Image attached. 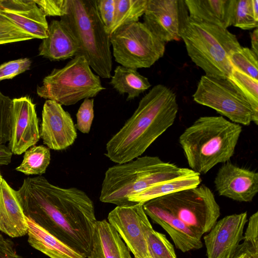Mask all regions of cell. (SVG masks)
<instances>
[{"mask_svg":"<svg viewBox=\"0 0 258 258\" xmlns=\"http://www.w3.org/2000/svg\"><path fill=\"white\" fill-rule=\"evenodd\" d=\"M17 192L27 217L87 257L97 220L86 192L54 185L42 175L24 179Z\"/></svg>","mask_w":258,"mask_h":258,"instance_id":"1","label":"cell"},{"mask_svg":"<svg viewBox=\"0 0 258 258\" xmlns=\"http://www.w3.org/2000/svg\"><path fill=\"white\" fill-rule=\"evenodd\" d=\"M178 111L175 93L162 84L154 86L141 99L122 127L107 142L106 156L117 164L140 157L173 125Z\"/></svg>","mask_w":258,"mask_h":258,"instance_id":"2","label":"cell"},{"mask_svg":"<svg viewBox=\"0 0 258 258\" xmlns=\"http://www.w3.org/2000/svg\"><path fill=\"white\" fill-rule=\"evenodd\" d=\"M242 132L239 124L222 116L198 118L179 138L189 169L204 174L233 156Z\"/></svg>","mask_w":258,"mask_h":258,"instance_id":"3","label":"cell"},{"mask_svg":"<svg viewBox=\"0 0 258 258\" xmlns=\"http://www.w3.org/2000/svg\"><path fill=\"white\" fill-rule=\"evenodd\" d=\"M193 170L165 162L157 156L139 157L106 171L99 200L117 206L132 205L128 197L155 183L191 174Z\"/></svg>","mask_w":258,"mask_h":258,"instance_id":"4","label":"cell"},{"mask_svg":"<svg viewBox=\"0 0 258 258\" xmlns=\"http://www.w3.org/2000/svg\"><path fill=\"white\" fill-rule=\"evenodd\" d=\"M60 20L77 41L78 55L83 56L100 77L110 78L112 58L110 35L99 17L96 0H68L67 14Z\"/></svg>","mask_w":258,"mask_h":258,"instance_id":"5","label":"cell"},{"mask_svg":"<svg viewBox=\"0 0 258 258\" xmlns=\"http://www.w3.org/2000/svg\"><path fill=\"white\" fill-rule=\"evenodd\" d=\"M188 55L205 75L228 78L232 67L230 54L241 47L227 29L188 18L180 35Z\"/></svg>","mask_w":258,"mask_h":258,"instance_id":"6","label":"cell"},{"mask_svg":"<svg viewBox=\"0 0 258 258\" xmlns=\"http://www.w3.org/2000/svg\"><path fill=\"white\" fill-rule=\"evenodd\" d=\"M100 77L94 74L86 58L77 55L63 67L54 69L37 86V95L60 105L69 106L96 97L105 90Z\"/></svg>","mask_w":258,"mask_h":258,"instance_id":"7","label":"cell"},{"mask_svg":"<svg viewBox=\"0 0 258 258\" xmlns=\"http://www.w3.org/2000/svg\"><path fill=\"white\" fill-rule=\"evenodd\" d=\"M110 40L115 61L137 70L151 67L165 51V43L139 21L117 28L110 35Z\"/></svg>","mask_w":258,"mask_h":258,"instance_id":"8","label":"cell"},{"mask_svg":"<svg viewBox=\"0 0 258 258\" xmlns=\"http://www.w3.org/2000/svg\"><path fill=\"white\" fill-rule=\"evenodd\" d=\"M156 199L201 236L210 231L220 215V208L214 194L204 184Z\"/></svg>","mask_w":258,"mask_h":258,"instance_id":"9","label":"cell"},{"mask_svg":"<svg viewBox=\"0 0 258 258\" xmlns=\"http://www.w3.org/2000/svg\"><path fill=\"white\" fill-rule=\"evenodd\" d=\"M192 97L196 102L214 109L231 122L258 124V115L229 78L202 76Z\"/></svg>","mask_w":258,"mask_h":258,"instance_id":"10","label":"cell"},{"mask_svg":"<svg viewBox=\"0 0 258 258\" xmlns=\"http://www.w3.org/2000/svg\"><path fill=\"white\" fill-rule=\"evenodd\" d=\"M144 23L164 43L181 39L189 18L184 0H148Z\"/></svg>","mask_w":258,"mask_h":258,"instance_id":"11","label":"cell"},{"mask_svg":"<svg viewBox=\"0 0 258 258\" xmlns=\"http://www.w3.org/2000/svg\"><path fill=\"white\" fill-rule=\"evenodd\" d=\"M40 139L36 105L29 96L13 99L11 137L9 148L20 155L35 145Z\"/></svg>","mask_w":258,"mask_h":258,"instance_id":"12","label":"cell"},{"mask_svg":"<svg viewBox=\"0 0 258 258\" xmlns=\"http://www.w3.org/2000/svg\"><path fill=\"white\" fill-rule=\"evenodd\" d=\"M247 212L225 216L204 237L208 258H232L243 238Z\"/></svg>","mask_w":258,"mask_h":258,"instance_id":"13","label":"cell"},{"mask_svg":"<svg viewBox=\"0 0 258 258\" xmlns=\"http://www.w3.org/2000/svg\"><path fill=\"white\" fill-rule=\"evenodd\" d=\"M40 138L49 149L64 150L75 141L77 134L76 126L70 113L61 105L46 100L42 110Z\"/></svg>","mask_w":258,"mask_h":258,"instance_id":"14","label":"cell"},{"mask_svg":"<svg viewBox=\"0 0 258 258\" xmlns=\"http://www.w3.org/2000/svg\"><path fill=\"white\" fill-rule=\"evenodd\" d=\"M143 204L116 206L107 217L134 258H151L144 231L141 215Z\"/></svg>","mask_w":258,"mask_h":258,"instance_id":"15","label":"cell"},{"mask_svg":"<svg viewBox=\"0 0 258 258\" xmlns=\"http://www.w3.org/2000/svg\"><path fill=\"white\" fill-rule=\"evenodd\" d=\"M219 196L239 202H250L258 192V173L227 162L214 179Z\"/></svg>","mask_w":258,"mask_h":258,"instance_id":"16","label":"cell"},{"mask_svg":"<svg viewBox=\"0 0 258 258\" xmlns=\"http://www.w3.org/2000/svg\"><path fill=\"white\" fill-rule=\"evenodd\" d=\"M143 209L154 223L160 225L170 235L176 248L183 252L203 247L202 236L160 204L156 199L143 204Z\"/></svg>","mask_w":258,"mask_h":258,"instance_id":"17","label":"cell"},{"mask_svg":"<svg viewBox=\"0 0 258 258\" xmlns=\"http://www.w3.org/2000/svg\"><path fill=\"white\" fill-rule=\"evenodd\" d=\"M0 15L34 39L47 37L48 23L34 0H0Z\"/></svg>","mask_w":258,"mask_h":258,"instance_id":"18","label":"cell"},{"mask_svg":"<svg viewBox=\"0 0 258 258\" xmlns=\"http://www.w3.org/2000/svg\"><path fill=\"white\" fill-rule=\"evenodd\" d=\"M28 225L17 190L3 179L0 184V231L12 238L27 234Z\"/></svg>","mask_w":258,"mask_h":258,"instance_id":"19","label":"cell"},{"mask_svg":"<svg viewBox=\"0 0 258 258\" xmlns=\"http://www.w3.org/2000/svg\"><path fill=\"white\" fill-rule=\"evenodd\" d=\"M38 50L39 55L59 61L77 55L79 46L64 23L60 20H53L48 24L47 37L42 39Z\"/></svg>","mask_w":258,"mask_h":258,"instance_id":"20","label":"cell"},{"mask_svg":"<svg viewBox=\"0 0 258 258\" xmlns=\"http://www.w3.org/2000/svg\"><path fill=\"white\" fill-rule=\"evenodd\" d=\"M88 258H132L131 252L114 227L105 219L97 220Z\"/></svg>","mask_w":258,"mask_h":258,"instance_id":"21","label":"cell"},{"mask_svg":"<svg viewBox=\"0 0 258 258\" xmlns=\"http://www.w3.org/2000/svg\"><path fill=\"white\" fill-rule=\"evenodd\" d=\"M236 0H184L192 20L224 28L232 25Z\"/></svg>","mask_w":258,"mask_h":258,"instance_id":"22","label":"cell"},{"mask_svg":"<svg viewBox=\"0 0 258 258\" xmlns=\"http://www.w3.org/2000/svg\"><path fill=\"white\" fill-rule=\"evenodd\" d=\"M29 244L50 258H86L26 217Z\"/></svg>","mask_w":258,"mask_h":258,"instance_id":"23","label":"cell"},{"mask_svg":"<svg viewBox=\"0 0 258 258\" xmlns=\"http://www.w3.org/2000/svg\"><path fill=\"white\" fill-rule=\"evenodd\" d=\"M201 182L200 175L196 172L155 183L128 197V201L134 203L144 204L158 198L180 190L196 187Z\"/></svg>","mask_w":258,"mask_h":258,"instance_id":"24","label":"cell"},{"mask_svg":"<svg viewBox=\"0 0 258 258\" xmlns=\"http://www.w3.org/2000/svg\"><path fill=\"white\" fill-rule=\"evenodd\" d=\"M109 84L119 94H127V101L139 97L151 87L148 79L137 69L120 65L115 69Z\"/></svg>","mask_w":258,"mask_h":258,"instance_id":"25","label":"cell"},{"mask_svg":"<svg viewBox=\"0 0 258 258\" xmlns=\"http://www.w3.org/2000/svg\"><path fill=\"white\" fill-rule=\"evenodd\" d=\"M141 219L151 258H177L172 244L165 234L153 229L144 210Z\"/></svg>","mask_w":258,"mask_h":258,"instance_id":"26","label":"cell"},{"mask_svg":"<svg viewBox=\"0 0 258 258\" xmlns=\"http://www.w3.org/2000/svg\"><path fill=\"white\" fill-rule=\"evenodd\" d=\"M50 162V149L44 145H34L25 152L22 162L16 170L27 175H42Z\"/></svg>","mask_w":258,"mask_h":258,"instance_id":"27","label":"cell"},{"mask_svg":"<svg viewBox=\"0 0 258 258\" xmlns=\"http://www.w3.org/2000/svg\"><path fill=\"white\" fill-rule=\"evenodd\" d=\"M148 0H114L115 13L110 35L120 27L139 21L146 9Z\"/></svg>","mask_w":258,"mask_h":258,"instance_id":"28","label":"cell"},{"mask_svg":"<svg viewBox=\"0 0 258 258\" xmlns=\"http://www.w3.org/2000/svg\"><path fill=\"white\" fill-rule=\"evenodd\" d=\"M232 25L243 30L257 28L258 1L236 0Z\"/></svg>","mask_w":258,"mask_h":258,"instance_id":"29","label":"cell"},{"mask_svg":"<svg viewBox=\"0 0 258 258\" xmlns=\"http://www.w3.org/2000/svg\"><path fill=\"white\" fill-rule=\"evenodd\" d=\"M229 79L244 95L258 115V80L232 68Z\"/></svg>","mask_w":258,"mask_h":258,"instance_id":"30","label":"cell"},{"mask_svg":"<svg viewBox=\"0 0 258 258\" xmlns=\"http://www.w3.org/2000/svg\"><path fill=\"white\" fill-rule=\"evenodd\" d=\"M229 61L233 68L258 80V55L251 49L241 46L230 54Z\"/></svg>","mask_w":258,"mask_h":258,"instance_id":"31","label":"cell"},{"mask_svg":"<svg viewBox=\"0 0 258 258\" xmlns=\"http://www.w3.org/2000/svg\"><path fill=\"white\" fill-rule=\"evenodd\" d=\"M12 109L13 99L0 90V145L10 141Z\"/></svg>","mask_w":258,"mask_h":258,"instance_id":"32","label":"cell"},{"mask_svg":"<svg viewBox=\"0 0 258 258\" xmlns=\"http://www.w3.org/2000/svg\"><path fill=\"white\" fill-rule=\"evenodd\" d=\"M33 39L29 34L0 15V45Z\"/></svg>","mask_w":258,"mask_h":258,"instance_id":"33","label":"cell"},{"mask_svg":"<svg viewBox=\"0 0 258 258\" xmlns=\"http://www.w3.org/2000/svg\"><path fill=\"white\" fill-rule=\"evenodd\" d=\"M94 116V99H85L76 114V128L81 133L88 134L91 127Z\"/></svg>","mask_w":258,"mask_h":258,"instance_id":"34","label":"cell"},{"mask_svg":"<svg viewBox=\"0 0 258 258\" xmlns=\"http://www.w3.org/2000/svg\"><path fill=\"white\" fill-rule=\"evenodd\" d=\"M32 61L22 58L7 61L0 64V81L12 79L30 69Z\"/></svg>","mask_w":258,"mask_h":258,"instance_id":"35","label":"cell"},{"mask_svg":"<svg viewBox=\"0 0 258 258\" xmlns=\"http://www.w3.org/2000/svg\"><path fill=\"white\" fill-rule=\"evenodd\" d=\"M241 244L252 253L258 254V212L250 217Z\"/></svg>","mask_w":258,"mask_h":258,"instance_id":"36","label":"cell"},{"mask_svg":"<svg viewBox=\"0 0 258 258\" xmlns=\"http://www.w3.org/2000/svg\"><path fill=\"white\" fill-rule=\"evenodd\" d=\"M45 16L61 17L67 12L68 0H34Z\"/></svg>","mask_w":258,"mask_h":258,"instance_id":"37","label":"cell"},{"mask_svg":"<svg viewBox=\"0 0 258 258\" xmlns=\"http://www.w3.org/2000/svg\"><path fill=\"white\" fill-rule=\"evenodd\" d=\"M96 3L99 17L110 35L114 18V0H96Z\"/></svg>","mask_w":258,"mask_h":258,"instance_id":"38","label":"cell"},{"mask_svg":"<svg viewBox=\"0 0 258 258\" xmlns=\"http://www.w3.org/2000/svg\"><path fill=\"white\" fill-rule=\"evenodd\" d=\"M0 258H23L16 250L13 241L0 234Z\"/></svg>","mask_w":258,"mask_h":258,"instance_id":"39","label":"cell"},{"mask_svg":"<svg viewBox=\"0 0 258 258\" xmlns=\"http://www.w3.org/2000/svg\"><path fill=\"white\" fill-rule=\"evenodd\" d=\"M13 153L8 147L0 145V165H8L12 160Z\"/></svg>","mask_w":258,"mask_h":258,"instance_id":"40","label":"cell"},{"mask_svg":"<svg viewBox=\"0 0 258 258\" xmlns=\"http://www.w3.org/2000/svg\"><path fill=\"white\" fill-rule=\"evenodd\" d=\"M232 258H258V256L248 252L242 247L238 246Z\"/></svg>","mask_w":258,"mask_h":258,"instance_id":"41","label":"cell"},{"mask_svg":"<svg viewBox=\"0 0 258 258\" xmlns=\"http://www.w3.org/2000/svg\"><path fill=\"white\" fill-rule=\"evenodd\" d=\"M250 39L251 44V50L258 55V30L255 28L250 33Z\"/></svg>","mask_w":258,"mask_h":258,"instance_id":"42","label":"cell"},{"mask_svg":"<svg viewBox=\"0 0 258 258\" xmlns=\"http://www.w3.org/2000/svg\"><path fill=\"white\" fill-rule=\"evenodd\" d=\"M3 177L2 176V175H1V173H0V184H1L3 180Z\"/></svg>","mask_w":258,"mask_h":258,"instance_id":"43","label":"cell"}]
</instances>
